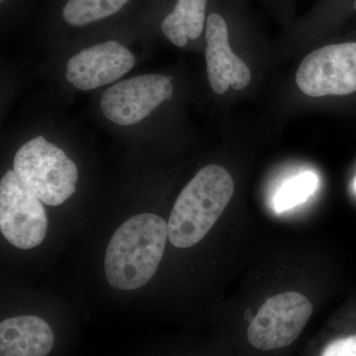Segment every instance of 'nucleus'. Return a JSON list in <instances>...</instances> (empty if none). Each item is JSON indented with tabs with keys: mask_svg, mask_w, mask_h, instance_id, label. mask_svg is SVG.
<instances>
[{
	"mask_svg": "<svg viewBox=\"0 0 356 356\" xmlns=\"http://www.w3.org/2000/svg\"><path fill=\"white\" fill-rule=\"evenodd\" d=\"M168 225L152 213L136 215L115 232L105 254V273L112 287L135 290L147 284L163 259Z\"/></svg>",
	"mask_w": 356,
	"mask_h": 356,
	"instance_id": "f257e3e1",
	"label": "nucleus"
},
{
	"mask_svg": "<svg viewBox=\"0 0 356 356\" xmlns=\"http://www.w3.org/2000/svg\"><path fill=\"white\" fill-rule=\"evenodd\" d=\"M235 184L221 165L203 168L180 192L168 221V238L175 247L197 245L212 229L233 198Z\"/></svg>",
	"mask_w": 356,
	"mask_h": 356,
	"instance_id": "f03ea898",
	"label": "nucleus"
},
{
	"mask_svg": "<svg viewBox=\"0 0 356 356\" xmlns=\"http://www.w3.org/2000/svg\"><path fill=\"white\" fill-rule=\"evenodd\" d=\"M13 170L23 184L44 204L58 206L76 191V163L43 136L28 140L18 149Z\"/></svg>",
	"mask_w": 356,
	"mask_h": 356,
	"instance_id": "7ed1b4c3",
	"label": "nucleus"
},
{
	"mask_svg": "<svg viewBox=\"0 0 356 356\" xmlns=\"http://www.w3.org/2000/svg\"><path fill=\"white\" fill-rule=\"evenodd\" d=\"M296 83L311 97L356 92V42L327 44L311 51L299 65Z\"/></svg>",
	"mask_w": 356,
	"mask_h": 356,
	"instance_id": "20e7f679",
	"label": "nucleus"
},
{
	"mask_svg": "<svg viewBox=\"0 0 356 356\" xmlns=\"http://www.w3.org/2000/svg\"><path fill=\"white\" fill-rule=\"evenodd\" d=\"M48 217L42 201L14 170L0 181V231L14 247L30 250L43 242Z\"/></svg>",
	"mask_w": 356,
	"mask_h": 356,
	"instance_id": "39448f33",
	"label": "nucleus"
},
{
	"mask_svg": "<svg viewBox=\"0 0 356 356\" xmlns=\"http://www.w3.org/2000/svg\"><path fill=\"white\" fill-rule=\"evenodd\" d=\"M313 305L298 292H284L262 304L248 327V341L259 350H275L294 343L310 320Z\"/></svg>",
	"mask_w": 356,
	"mask_h": 356,
	"instance_id": "423d86ee",
	"label": "nucleus"
},
{
	"mask_svg": "<svg viewBox=\"0 0 356 356\" xmlns=\"http://www.w3.org/2000/svg\"><path fill=\"white\" fill-rule=\"evenodd\" d=\"M172 77L143 74L110 86L100 99V108L108 120L130 126L147 118L159 104L172 98Z\"/></svg>",
	"mask_w": 356,
	"mask_h": 356,
	"instance_id": "0eeeda50",
	"label": "nucleus"
},
{
	"mask_svg": "<svg viewBox=\"0 0 356 356\" xmlns=\"http://www.w3.org/2000/svg\"><path fill=\"white\" fill-rule=\"evenodd\" d=\"M135 65L125 46L115 41L88 47L67 60L65 77L79 90H92L114 83Z\"/></svg>",
	"mask_w": 356,
	"mask_h": 356,
	"instance_id": "6e6552de",
	"label": "nucleus"
},
{
	"mask_svg": "<svg viewBox=\"0 0 356 356\" xmlns=\"http://www.w3.org/2000/svg\"><path fill=\"white\" fill-rule=\"evenodd\" d=\"M229 23L219 11L208 14L205 27L207 74L211 88L217 95H224L229 88L242 90L252 81V74L242 58L232 50Z\"/></svg>",
	"mask_w": 356,
	"mask_h": 356,
	"instance_id": "1a4fd4ad",
	"label": "nucleus"
},
{
	"mask_svg": "<svg viewBox=\"0 0 356 356\" xmlns=\"http://www.w3.org/2000/svg\"><path fill=\"white\" fill-rule=\"evenodd\" d=\"M56 344L55 331L39 316H15L0 323V356H50Z\"/></svg>",
	"mask_w": 356,
	"mask_h": 356,
	"instance_id": "9d476101",
	"label": "nucleus"
},
{
	"mask_svg": "<svg viewBox=\"0 0 356 356\" xmlns=\"http://www.w3.org/2000/svg\"><path fill=\"white\" fill-rule=\"evenodd\" d=\"M210 0H175L163 16L161 29L175 46H186L205 32Z\"/></svg>",
	"mask_w": 356,
	"mask_h": 356,
	"instance_id": "9b49d317",
	"label": "nucleus"
},
{
	"mask_svg": "<svg viewBox=\"0 0 356 356\" xmlns=\"http://www.w3.org/2000/svg\"><path fill=\"white\" fill-rule=\"evenodd\" d=\"M318 178L313 172H303L288 180L274 197V208L283 212L305 202L317 188Z\"/></svg>",
	"mask_w": 356,
	"mask_h": 356,
	"instance_id": "f8f14e48",
	"label": "nucleus"
},
{
	"mask_svg": "<svg viewBox=\"0 0 356 356\" xmlns=\"http://www.w3.org/2000/svg\"><path fill=\"white\" fill-rule=\"evenodd\" d=\"M320 356H356V332L332 339Z\"/></svg>",
	"mask_w": 356,
	"mask_h": 356,
	"instance_id": "ddd939ff",
	"label": "nucleus"
},
{
	"mask_svg": "<svg viewBox=\"0 0 356 356\" xmlns=\"http://www.w3.org/2000/svg\"><path fill=\"white\" fill-rule=\"evenodd\" d=\"M0 1H1V3H3V2L6 1V0H0Z\"/></svg>",
	"mask_w": 356,
	"mask_h": 356,
	"instance_id": "4468645a",
	"label": "nucleus"
},
{
	"mask_svg": "<svg viewBox=\"0 0 356 356\" xmlns=\"http://www.w3.org/2000/svg\"><path fill=\"white\" fill-rule=\"evenodd\" d=\"M355 191H356V178H355Z\"/></svg>",
	"mask_w": 356,
	"mask_h": 356,
	"instance_id": "2eb2a0df",
	"label": "nucleus"
}]
</instances>
